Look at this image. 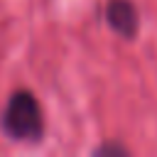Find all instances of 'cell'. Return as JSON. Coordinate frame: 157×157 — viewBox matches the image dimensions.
Listing matches in <instances>:
<instances>
[{
	"label": "cell",
	"instance_id": "6da1fadb",
	"mask_svg": "<svg viewBox=\"0 0 157 157\" xmlns=\"http://www.w3.org/2000/svg\"><path fill=\"white\" fill-rule=\"evenodd\" d=\"M2 130L12 140H25V142H34L42 137V132H44L42 110H39L37 101L32 98V93L20 91L10 98L5 115H2Z\"/></svg>",
	"mask_w": 157,
	"mask_h": 157
},
{
	"label": "cell",
	"instance_id": "7a4b0ae2",
	"mask_svg": "<svg viewBox=\"0 0 157 157\" xmlns=\"http://www.w3.org/2000/svg\"><path fill=\"white\" fill-rule=\"evenodd\" d=\"M105 15H108L110 27L118 34H123V37H132L135 34V29H137V12H135V5L130 0H110Z\"/></svg>",
	"mask_w": 157,
	"mask_h": 157
}]
</instances>
